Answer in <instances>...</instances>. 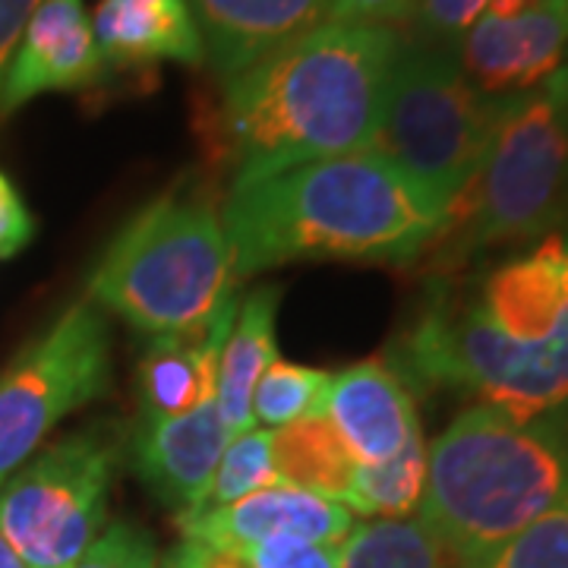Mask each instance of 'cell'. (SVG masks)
<instances>
[{
	"label": "cell",
	"mask_w": 568,
	"mask_h": 568,
	"mask_svg": "<svg viewBox=\"0 0 568 568\" xmlns=\"http://www.w3.org/2000/svg\"><path fill=\"white\" fill-rule=\"evenodd\" d=\"M405 36L323 22L224 82L215 149L234 186L366 152Z\"/></svg>",
	"instance_id": "6da1fadb"
},
{
	"label": "cell",
	"mask_w": 568,
	"mask_h": 568,
	"mask_svg": "<svg viewBox=\"0 0 568 568\" xmlns=\"http://www.w3.org/2000/svg\"><path fill=\"white\" fill-rule=\"evenodd\" d=\"M443 222L446 212L369 149L231 186L222 212L237 282L313 260L414 265Z\"/></svg>",
	"instance_id": "7a4b0ae2"
},
{
	"label": "cell",
	"mask_w": 568,
	"mask_h": 568,
	"mask_svg": "<svg viewBox=\"0 0 568 568\" xmlns=\"http://www.w3.org/2000/svg\"><path fill=\"white\" fill-rule=\"evenodd\" d=\"M568 499V417L462 410L426 446L420 521L465 568Z\"/></svg>",
	"instance_id": "3957f363"
},
{
	"label": "cell",
	"mask_w": 568,
	"mask_h": 568,
	"mask_svg": "<svg viewBox=\"0 0 568 568\" xmlns=\"http://www.w3.org/2000/svg\"><path fill=\"white\" fill-rule=\"evenodd\" d=\"M237 291L219 209L171 190L140 209L89 275V301L145 338L203 328Z\"/></svg>",
	"instance_id": "277c9868"
},
{
	"label": "cell",
	"mask_w": 568,
	"mask_h": 568,
	"mask_svg": "<svg viewBox=\"0 0 568 568\" xmlns=\"http://www.w3.org/2000/svg\"><path fill=\"white\" fill-rule=\"evenodd\" d=\"M568 224V102L547 89L508 95L474 178L446 209L426 250L429 272L452 275L493 246L537 241Z\"/></svg>",
	"instance_id": "5b68a950"
},
{
	"label": "cell",
	"mask_w": 568,
	"mask_h": 568,
	"mask_svg": "<svg viewBox=\"0 0 568 568\" xmlns=\"http://www.w3.org/2000/svg\"><path fill=\"white\" fill-rule=\"evenodd\" d=\"M392 366L414 383L455 388L515 417L568 407V335L549 345H515L474 310L465 282L439 275Z\"/></svg>",
	"instance_id": "8992f818"
},
{
	"label": "cell",
	"mask_w": 568,
	"mask_h": 568,
	"mask_svg": "<svg viewBox=\"0 0 568 568\" xmlns=\"http://www.w3.org/2000/svg\"><path fill=\"white\" fill-rule=\"evenodd\" d=\"M503 102L467 80L448 48L405 39L369 152L446 212L484 159Z\"/></svg>",
	"instance_id": "52a82bcc"
},
{
	"label": "cell",
	"mask_w": 568,
	"mask_h": 568,
	"mask_svg": "<svg viewBox=\"0 0 568 568\" xmlns=\"http://www.w3.org/2000/svg\"><path fill=\"white\" fill-rule=\"evenodd\" d=\"M130 448L118 420L73 429L0 487V537L26 568H70L99 540L108 496Z\"/></svg>",
	"instance_id": "ba28073f"
},
{
	"label": "cell",
	"mask_w": 568,
	"mask_h": 568,
	"mask_svg": "<svg viewBox=\"0 0 568 568\" xmlns=\"http://www.w3.org/2000/svg\"><path fill=\"white\" fill-rule=\"evenodd\" d=\"M111 328L89 297L0 369V487L20 470L63 417L111 392Z\"/></svg>",
	"instance_id": "9c48e42d"
},
{
	"label": "cell",
	"mask_w": 568,
	"mask_h": 568,
	"mask_svg": "<svg viewBox=\"0 0 568 568\" xmlns=\"http://www.w3.org/2000/svg\"><path fill=\"white\" fill-rule=\"evenodd\" d=\"M474 310L515 345H549L568 335V234L537 244L465 282Z\"/></svg>",
	"instance_id": "30bf717a"
},
{
	"label": "cell",
	"mask_w": 568,
	"mask_h": 568,
	"mask_svg": "<svg viewBox=\"0 0 568 568\" xmlns=\"http://www.w3.org/2000/svg\"><path fill=\"white\" fill-rule=\"evenodd\" d=\"M458 67L493 99L525 95L566 63L568 7L562 0H537L518 17H484L452 48Z\"/></svg>",
	"instance_id": "8fae6325"
},
{
	"label": "cell",
	"mask_w": 568,
	"mask_h": 568,
	"mask_svg": "<svg viewBox=\"0 0 568 568\" xmlns=\"http://www.w3.org/2000/svg\"><path fill=\"white\" fill-rule=\"evenodd\" d=\"M183 540L203 544L227 556L275 540L342 544L354 528V515L338 503L320 499L294 487H268L250 493L231 506L203 508L178 518Z\"/></svg>",
	"instance_id": "7c38bea8"
},
{
	"label": "cell",
	"mask_w": 568,
	"mask_h": 568,
	"mask_svg": "<svg viewBox=\"0 0 568 568\" xmlns=\"http://www.w3.org/2000/svg\"><path fill=\"white\" fill-rule=\"evenodd\" d=\"M111 70L95 44L92 17L82 0H41L22 32L20 48L10 61L0 118H10L48 92H80L102 82Z\"/></svg>",
	"instance_id": "4fadbf2b"
},
{
	"label": "cell",
	"mask_w": 568,
	"mask_h": 568,
	"mask_svg": "<svg viewBox=\"0 0 568 568\" xmlns=\"http://www.w3.org/2000/svg\"><path fill=\"white\" fill-rule=\"evenodd\" d=\"M227 443L219 405L209 402L181 417L140 420L130 429L126 452L142 487L183 518L205 506Z\"/></svg>",
	"instance_id": "5bb4252c"
},
{
	"label": "cell",
	"mask_w": 568,
	"mask_h": 568,
	"mask_svg": "<svg viewBox=\"0 0 568 568\" xmlns=\"http://www.w3.org/2000/svg\"><path fill=\"white\" fill-rule=\"evenodd\" d=\"M323 414L338 429L357 465L388 462L424 436L414 392L405 376L383 361H364L332 373Z\"/></svg>",
	"instance_id": "9a60e30c"
},
{
	"label": "cell",
	"mask_w": 568,
	"mask_h": 568,
	"mask_svg": "<svg viewBox=\"0 0 568 568\" xmlns=\"http://www.w3.org/2000/svg\"><path fill=\"white\" fill-rule=\"evenodd\" d=\"M241 294L234 291L215 316L186 335L149 338L136 366L140 420H168L215 402L224 342L237 323Z\"/></svg>",
	"instance_id": "2e32d148"
},
{
	"label": "cell",
	"mask_w": 568,
	"mask_h": 568,
	"mask_svg": "<svg viewBox=\"0 0 568 568\" xmlns=\"http://www.w3.org/2000/svg\"><path fill=\"white\" fill-rule=\"evenodd\" d=\"M205 61L222 82L328 22L332 0H190Z\"/></svg>",
	"instance_id": "e0dca14e"
},
{
	"label": "cell",
	"mask_w": 568,
	"mask_h": 568,
	"mask_svg": "<svg viewBox=\"0 0 568 568\" xmlns=\"http://www.w3.org/2000/svg\"><path fill=\"white\" fill-rule=\"evenodd\" d=\"M92 32L108 70L205 63V44L190 0H99Z\"/></svg>",
	"instance_id": "ac0fdd59"
},
{
	"label": "cell",
	"mask_w": 568,
	"mask_h": 568,
	"mask_svg": "<svg viewBox=\"0 0 568 568\" xmlns=\"http://www.w3.org/2000/svg\"><path fill=\"white\" fill-rule=\"evenodd\" d=\"M278 301H282V291L272 284L250 291L241 301L231 338L224 342L215 405H219L222 424L227 429V439L241 436L253 426L256 383L263 379L265 369L278 361V347H275Z\"/></svg>",
	"instance_id": "d6986e66"
},
{
	"label": "cell",
	"mask_w": 568,
	"mask_h": 568,
	"mask_svg": "<svg viewBox=\"0 0 568 568\" xmlns=\"http://www.w3.org/2000/svg\"><path fill=\"white\" fill-rule=\"evenodd\" d=\"M272 465L282 487L304 489L347 508L357 458L323 410L272 433Z\"/></svg>",
	"instance_id": "ffe728a7"
},
{
	"label": "cell",
	"mask_w": 568,
	"mask_h": 568,
	"mask_svg": "<svg viewBox=\"0 0 568 568\" xmlns=\"http://www.w3.org/2000/svg\"><path fill=\"white\" fill-rule=\"evenodd\" d=\"M342 568H458L420 518H366L338 547Z\"/></svg>",
	"instance_id": "44dd1931"
},
{
	"label": "cell",
	"mask_w": 568,
	"mask_h": 568,
	"mask_svg": "<svg viewBox=\"0 0 568 568\" xmlns=\"http://www.w3.org/2000/svg\"><path fill=\"white\" fill-rule=\"evenodd\" d=\"M426 489V439L417 436L395 458L357 465L347 511L364 518H410L420 511Z\"/></svg>",
	"instance_id": "7402d4cb"
},
{
	"label": "cell",
	"mask_w": 568,
	"mask_h": 568,
	"mask_svg": "<svg viewBox=\"0 0 568 568\" xmlns=\"http://www.w3.org/2000/svg\"><path fill=\"white\" fill-rule=\"evenodd\" d=\"M332 373L291 361H275L253 392V420L265 426H287L306 414L323 410Z\"/></svg>",
	"instance_id": "603a6c76"
},
{
	"label": "cell",
	"mask_w": 568,
	"mask_h": 568,
	"mask_svg": "<svg viewBox=\"0 0 568 568\" xmlns=\"http://www.w3.org/2000/svg\"><path fill=\"white\" fill-rule=\"evenodd\" d=\"M268 487H278L275 465H272V433L263 426H250L246 433L234 436L224 446L203 508L231 506L250 493H260V489Z\"/></svg>",
	"instance_id": "cb8c5ba5"
},
{
	"label": "cell",
	"mask_w": 568,
	"mask_h": 568,
	"mask_svg": "<svg viewBox=\"0 0 568 568\" xmlns=\"http://www.w3.org/2000/svg\"><path fill=\"white\" fill-rule=\"evenodd\" d=\"M465 568H568V499Z\"/></svg>",
	"instance_id": "d4e9b609"
},
{
	"label": "cell",
	"mask_w": 568,
	"mask_h": 568,
	"mask_svg": "<svg viewBox=\"0 0 568 568\" xmlns=\"http://www.w3.org/2000/svg\"><path fill=\"white\" fill-rule=\"evenodd\" d=\"M493 0H417L407 26H414V41L433 48H455L477 20H484Z\"/></svg>",
	"instance_id": "484cf974"
},
{
	"label": "cell",
	"mask_w": 568,
	"mask_h": 568,
	"mask_svg": "<svg viewBox=\"0 0 568 568\" xmlns=\"http://www.w3.org/2000/svg\"><path fill=\"white\" fill-rule=\"evenodd\" d=\"M70 568H162V556L140 525L114 521Z\"/></svg>",
	"instance_id": "4316f807"
},
{
	"label": "cell",
	"mask_w": 568,
	"mask_h": 568,
	"mask_svg": "<svg viewBox=\"0 0 568 568\" xmlns=\"http://www.w3.org/2000/svg\"><path fill=\"white\" fill-rule=\"evenodd\" d=\"M338 547L310 544V540H275V544L241 549L234 559H241L244 568H342Z\"/></svg>",
	"instance_id": "83f0119b"
},
{
	"label": "cell",
	"mask_w": 568,
	"mask_h": 568,
	"mask_svg": "<svg viewBox=\"0 0 568 568\" xmlns=\"http://www.w3.org/2000/svg\"><path fill=\"white\" fill-rule=\"evenodd\" d=\"M417 10V0H332L328 22L347 26H383L402 32Z\"/></svg>",
	"instance_id": "f1b7e54d"
},
{
	"label": "cell",
	"mask_w": 568,
	"mask_h": 568,
	"mask_svg": "<svg viewBox=\"0 0 568 568\" xmlns=\"http://www.w3.org/2000/svg\"><path fill=\"white\" fill-rule=\"evenodd\" d=\"M36 237V219L22 203L17 183L7 171H0V260L17 256L20 250L32 244Z\"/></svg>",
	"instance_id": "f546056e"
},
{
	"label": "cell",
	"mask_w": 568,
	"mask_h": 568,
	"mask_svg": "<svg viewBox=\"0 0 568 568\" xmlns=\"http://www.w3.org/2000/svg\"><path fill=\"white\" fill-rule=\"evenodd\" d=\"M39 7L41 0H0V92H3L10 61L20 48L22 32H26V26Z\"/></svg>",
	"instance_id": "4dcf8cb0"
},
{
	"label": "cell",
	"mask_w": 568,
	"mask_h": 568,
	"mask_svg": "<svg viewBox=\"0 0 568 568\" xmlns=\"http://www.w3.org/2000/svg\"><path fill=\"white\" fill-rule=\"evenodd\" d=\"M162 568H244V562L227 552H219V549L183 540L181 547H174L164 556Z\"/></svg>",
	"instance_id": "1f68e13d"
},
{
	"label": "cell",
	"mask_w": 568,
	"mask_h": 568,
	"mask_svg": "<svg viewBox=\"0 0 568 568\" xmlns=\"http://www.w3.org/2000/svg\"><path fill=\"white\" fill-rule=\"evenodd\" d=\"M544 89H547L549 95H556L559 102H568V61L544 82Z\"/></svg>",
	"instance_id": "d6a6232c"
},
{
	"label": "cell",
	"mask_w": 568,
	"mask_h": 568,
	"mask_svg": "<svg viewBox=\"0 0 568 568\" xmlns=\"http://www.w3.org/2000/svg\"><path fill=\"white\" fill-rule=\"evenodd\" d=\"M0 568H26L22 566V559L13 552V547L0 537Z\"/></svg>",
	"instance_id": "836d02e7"
},
{
	"label": "cell",
	"mask_w": 568,
	"mask_h": 568,
	"mask_svg": "<svg viewBox=\"0 0 568 568\" xmlns=\"http://www.w3.org/2000/svg\"><path fill=\"white\" fill-rule=\"evenodd\" d=\"M562 3H566V7H568V0H562Z\"/></svg>",
	"instance_id": "e575fe53"
}]
</instances>
